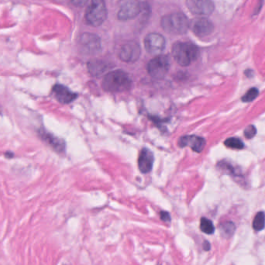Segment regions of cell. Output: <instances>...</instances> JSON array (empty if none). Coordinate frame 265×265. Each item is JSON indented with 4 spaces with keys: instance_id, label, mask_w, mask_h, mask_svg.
Segmentation results:
<instances>
[{
    "instance_id": "obj_1",
    "label": "cell",
    "mask_w": 265,
    "mask_h": 265,
    "mask_svg": "<svg viewBox=\"0 0 265 265\" xmlns=\"http://www.w3.org/2000/svg\"><path fill=\"white\" fill-rule=\"evenodd\" d=\"M130 76L122 70L109 72L103 78V88L109 93H122L131 88Z\"/></svg>"
},
{
    "instance_id": "obj_2",
    "label": "cell",
    "mask_w": 265,
    "mask_h": 265,
    "mask_svg": "<svg viewBox=\"0 0 265 265\" xmlns=\"http://www.w3.org/2000/svg\"><path fill=\"white\" fill-rule=\"evenodd\" d=\"M172 55L181 66H189L199 55L197 46L190 42H177L173 45Z\"/></svg>"
},
{
    "instance_id": "obj_3",
    "label": "cell",
    "mask_w": 265,
    "mask_h": 265,
    "mask_svg": "<svg viewBox=\"0 0 265 265\" xmlns=\"http://www.w3.org/2000/svg\"><path fill=\"white\" fill-rule=\"evenodd\" d=\"M161 27L168 34L182 35L187 31L189 26V20L184 13H169L161 19Z\"/></svg>"
},
{
    "instance_id": "obj_4",
    "label": "cell",
    "mask_w": 265,
    "mask_h": 265,
    "mask_svg": "<svg viewBox=\"0 0 265 265\" xmlns=\"http://www.w3.org/2000/svg\"><path fill=\"white\" fill-rule=\"evenodd\" d=\"M107 8L104 0H91L85 11V20L93 26H99L107 17Z\"/></svg>"
},
{
    "instance_id": "obj_5",
    "label": "cell",
    "mask_w": 265,
    "mask_h": 265,
    "mask_svg": "<svg viewBox=\"0 0 265 265\" xmlns=\"http://www.w3.org/2000/svg\"><path fill=\"white\" fill-rule=\"evenodd\" d=\"M170 69L169 59L165 55H158L148 65V74L156 80L163 79Z\"/></svg>"
},
{
    "instance_id": "obj_6",
    "label": "cell",
    "mask_w": 265,
    "mask_h": 265,
    "mask_svg": "<svg viewBox=\"0 0 265 265\" xmlns=\"http://www.w3.org/2000/svg\"><path fill=\"white\" fill-rule=\"evenodd\" d=\"M141 11V5L137 0H123L121 4L118 18L122 21L132 20Z\"/></svg>"
},
{
    "instance_id": "obj_7",
    "label": "cell",
    "mask_w": 265,
    "mask_h": 265,
    "mask_svg": "<svg viewBox=\"0 0 265 265\" xmlns=\"http://www.w3.org/2000/svg\"><path fill=\"white\" fill-rule=\"evenodd\" d=\"M166 45V41L162 35L158 33H152L146 35L144 39L146 51L149 54L158 55L161 54Z\"/></svg>"
},
{
    "instance_id": "obj_8",
    "label": "cell",
    "mask_w": 265,
    "mask_h": 265,
    "mask_svg": "<svg viewBox=\"0 0 265 265\" xmlns=\"http://www.w3.org/2000/svg\"><path fill=\"white\" fill-rule=\"evenodd\" d=\"M80 47L83 53L94 54L101 49V41L97 35L91 33H85L81 35L79 40Z\"/></svg>"
},
{
    "instance_id": "obj_9",
    "label": "cell",
    "mask_w": 265,
    "mask_h": 265,
    "mask_svg": "<svg viewBox=\"0 0 265 265\" xmlns=\"http://www.w3.org/2000/svg\"><path fill=\"white\" fill-rule=\"evenodd\" d=\"M186 5L191 13L198 16H209L215 8L213 0H186Z\"/></svg>"
},
{
    "instance_id": "obj_10",
    "label": "cell",
    "mask_w": 265,
    "mask_h": 265,
    "mask_svg": "<svg viewBox=\"0 0 265 265\" xmlns=\"http://www.w3.org/2000/svg\"><path fill=\"white\" fill-rule=\"evenodd\" d=\"M140 55V45L137 42L130 41L121 47L119 57L121 61L127 63H134Z\"/></svg>"
},
{
    "instance_id": "obj_11",
    "label": "cell",
    "mask_w": 265,
    "mask_h": 265,
    "mask_svg": "<svg viewBox=\"0 0 265 265\" xmlns=\"http://www.w3.org/2000/svg\"><path fill=\"white\" fill-rule=\"evenodd\" d=\"M192 30L196 36L202 38L211 35L214 30V26L209 19L201 17L192 22Z\"/></svg>"
},
{
    "instance_id": "obj_12",
    "label": "cell",
    "mask_w": 265,
    "mask_h": 265,
    "mask_svg": "<svg viewBox=\"0 0 265 265\" xmlns=\"http://www.w3.org/2000/svg\"><path fill=\"white\" fill-rule=\"evenodd\" d=\"M52 93L59 103L69 104L72 103L77 98L76 93L71 91L65 85L57 84L52 89Z\"/></svg>"
},
{
    "instance_id": "obj_13",
    "label": "cell",
    "mask_w": 265,
    "mask_h": 265,
    "mask_svg": "<svg viewBox=\"0 0 265 265\" xmlns=\"http://www.w3.org/2000/svg\"><path fill=\"white\" fill-rule=\"evenodd\" d=\"M154 155L148 148H143L138 158V168L143 174L150 172L153 168Z\"/></svg>"
},
{
    "instance_id": "obj_14",
    "label": "cell",
    "mask_w": 265,
    "mask_h": 265,
    "mask_svg": "<svg viewBox=\"0 0 265 265\" xmlns=\"http://www.w3.org/2000/svg\"><path fill=\"white\" fill-rule=\"evenodd\" d=\"M179 144L182 148L190 146L194 152L199 153L202 152L205 148V140L202 137H197V136H186L180 138Z\"/></svg>"
},
{
    "instance_id": "obj_15",
    "label": "cell",
    "mask_w": 265,
    "mask_h": 265,
    "mask_svg": "<svg viewBox=\"0 0 265 265\" xmlns=\"http://www.w3.org/2000/svg\"><path fill=\"white\" fill-rule=\"evenodd\" d=\"M38 134H39L40 137H41L44 141H45L47 144L52 146L54 150L58 152H62L65 151V144L63 140L54 137V135L46 131L44 129L40 130L39 131H38Z\"/></svg>"
},
{
    "instance_id": "obj_16",
    "label": "cell",
    "mask_w": 265,
    "mask_h": 265,
    "mask_svg": "<svg viewBox=\"0 0 265 265\" xmlns=\"http://www.w3.org/2000/svg\"><path fill=\"white\" fill-rule=\"evenodd\" d=\"M89 72L93 76H100L108 69V64L103 61H91L88 64Z\"/></svg>"
},
{
    "instance_id": "obj_17",
    "label": "cell",
    "mask_w": 265,
    "mask_h": 265,
    "mask_svg": "<svg viewBox=\"0 0 265 265\" xmlns=\"http://www.w3.org/2000/svg\"><path fill=\"white\" fill-rule=\"evenodd\" d=\"M235 225L232 222H225L220 226V232L222 236L226 238H229L233 236L235 232Z\"/></svg>"
},
{
    "instance_id": "obj_18",
    "label": "cell",
    "mask_w": 265,
    "mask_h": 265,
    "mask_svg": "<svg viewBox=\"0 0 265 265\" xmlns=\"http://www.w3.org/2000/svg\"><path fill=\"white\" fill-rule=\"evenodd\" d=\"M265 226V214L263 212H260L256 215L253 221V228L256 231H260Z\"/></svg>"
},
{
    "instance_id": "obj_19",
    "label": "cell",
    "mask_w": 265,
    "mask_h": 265,
    "mask_svg": "<svg viewBox=\"0 0 265 265\" xmlns=\"http://www.w3.org/2000/svg\"><path fill=\"white\" fill-rule=\"evenodd\" d=\"M200 229L207 234H213L214 233L215 228L213 222L207 218H202L200 221Z\"/></svg>"
},
{
    "instance_id": "obj_20",
    "label": "cell",
    "mask_w": 265,
    "mask_h": 265,
    "mask_svg": "<svg viewBox=\"0 0 265 265\" xmlns=\"http://www.w3.org/2000/svg\"><path fill=\"white\" fill-rule=\"evenodd\" d=\"M224 143L227 148H233V149H238V150L243 149L244 146L242 140H241L238 138H234V137L228 138L227 140L224 142Z\"/></svg>"
},
{
    "instance_id": "obj_21",
    "label": "cell",
    "mask_w": 265,
    "mask_h": 265,
    "mask_svg": "<svg viewBox=\"0 0 265 265\" xmlns=\"http://www.w3.org/2000/svg\"><path fill=\"white\" fill-rule=\"evenodd\" d=\"M259 91L257 89L251 88L244 94L242 97V101L244 103H251L258 96Z\"/></svg>"
},
{
    "instance_id": "obj_22",
    "label": "cell",
    "mask_w": 265,
    "mask_h": 265,
    "mask_svg": "<svg viewBox=\"0 0 265 265\" xmlns=\"http://www.w3.org/2000/svg\"><path fill=\"white\" fill-rule=\"evenodd\" d=\"M256 133H257V130L254 126H249L244 130V136L247 139L253 138L256 135Z\"/></svg>"
},
{
    "instance_id": "obj_23",
    "label": "cell",
    "mask_w": 265,
    "mask_h": 265,
    "mask_svg": "<svg viewBox=\"0 0 265 265\" xmlns=\"http://www.w3.org/2000/svg\"><path fill=\"white\" fill-rule=\"evenodd\" d=\"M160 216H161V220L164 221V223H170V222H171V216H170V214L168 212H161Z\"/></svg>"
},
{
    "instance_id": "obj_24",
    "label": "cell",
    "mask_w": 265,
    "mask_h": 265,
    "mask_svg": "<svg viewBox=\"0 0 265 265\" xmlns=\"http://www.w3.org/2000/svg\"><path fill=\"white\" fill-rule=\"evenodd\" d=\"M69 1L75 7H83L88 2V0H69Z\"/></svg>"
},
{
    "instance_id": "obj_25",
    "label": "cell",
    "mask_w": 265,
    "mask_h": 265,
    "mask_svg": "<svg viewBox=\"0 0 265 265\" xmlns=\"http://www.w3.org/2000/svg\"><path fill=\"white\" fill-rule=\"evenodd\" d=\"M203 248L205 251H209L210 249V244L208 241H205L203 244Z\"/></svg>"
},
{
    "instance_id": "obj_26",
    "label": "cell",
    "mask_w": 265,
    "mask_h": 265,
    "mask_svg": "<svg viewBox=\"0 0 265 265\" xmlns=\"http://www.w3.org/2000/svg\"><path fill=\"white\" fill-rule=\"evenodd\" d=\"M5 156L7 158H12L13 157V154L12 152H8L5 154Z\"/></svg>"
}]
</instances>
